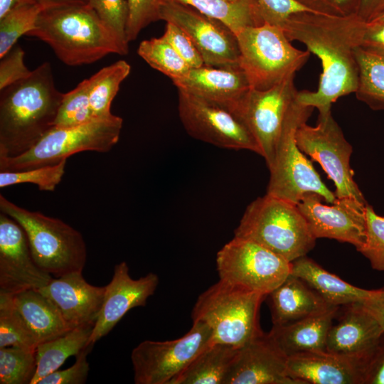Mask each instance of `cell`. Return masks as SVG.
<instances>
[{"mask_svg": "<svg viewBox=\"0 0 384 384\" xmlns=\"http://www.w3.org/2000/svg\"><path fill=\"white\" fill-rule=\"evenodd\" d=\"M93 327L94 324H90L73 329L38 344L36 350L37 368L31 384H37L43 377L58 370L70 356L78 355L89 346Z\"/></svg>", "mask_w": 384, "mask_h": 384, "instance_id": "29", "label": "cell"}, {"mask_svg": "<svg viewBox=\"0 0 384 384\" xmlns=\"http://www.w3.org/2000/svg\"><path fill=\"white\" fill-rule=\"evenodd\" d=\"M291 273L304 281L333 306L363 302L370 292V289H362L345 282L306 255L292 262Z\"/></svg>", "mask_w": 384, "mask_h": 384, "instance_id": "26", "label": "cell"}, {"mask_svg": "<svg viewBox=\"0 0 384 384\" xmlns=\"http://www.w3.org/2000/svg\"><path fill=\"white\" fill-rule=\"evenodd\" d=\"M36 368V350L15 346L0 348V384H31Z\"/></svg>", "mask_w": 384, "mask_h": 384, "instance_id": "36", "label": "cell"}, {"mask_svg": "<svg viewBox=\"0 0 384 384\" xmlns=\"http://www.w3.org/2000/svg\"><path fill=\"white\" fill-rule=\"evenodd\" d=\"M191 68L204 65L203 57L189 36L176 24L166 22L162 36Z\"/></svg>", "mask_w": 384, "mask_h": 384, "instance_id": "42", "label": "cell"}, {"mask_svg": "<svg viewBox=\"0 0 384 384\" xmlns=\"http://www.w3.org/2000/svg\"><path fill=\"white\" fill-rule=\"evenodd\" d=\"M0 210L23 229L33 258L43 271L55 277L82 272L87 249L79 231L58 218L23 208L2 194Z\"/></svg>", "mask_w": 384, "mask_h": 384, "instance_id": "6", "label": "cell"}, {"mask_svg": "<svg viewBox=\"0 0 384 384\" xmlns=\"http://www.w3.org/2000/svg\"><path fill=\"white\" fill-rule=\"evenodd\" d=\"M178 91L179 117L191 137L218 147L261 154L255 139L234 112L218 103Z\"/></svg>", "mask_w": 384, "mask_h": 384, "instance_id": "14", "label": "cell"}, {"mask_svg": "<svg viewBox=\"0 0 384 384\" xmlns=\"http://www.w3.org/2000/svg\"><path fill=\"white\" fill-rule=\"evenodd\" d=\"M267 297L273 326L286 324L333 306L292 273Z\"/></svg>", "mask_w": 384, "mask_h": 384, "instance_id": "24", "label": "cell"}, {"mask_svg": "<svg viewBox=\"0 0 384 384\" xmlns=\"http://www.w3.org/2000/svg\"><path fill=\"white\" fill-rule=\"evenodd\" d=\"M42 9L33 0H22L0 18V58L16 45L21 36L34 28Z\"/></svg>", "mask_w": 384, "mask_h": 384, "instance_id": "33", "label": "cell"}, {"mask_svg": "<svg viewBox=\"0 0 384 384\" xmlns=\"http://www.w3.org/2000/svg\"><path fill=\"white\" fill-rule=\"evenodd\" d=\"M342 306L337 323L329 329L326 351L368 361L384 331L362 302Z\"/></svg>", "mask_w": 384, "mask_h": 384, "instance_id": "22", "label": "cell"}, {"mask_svg": "<svg viewBox=\"0 0 384 384\" xmlns=\"http://www.w3.org/2000/svg\"><path fill=\"white\" fill-rule=\"evenodd\" d=\"M380 18H382V19H384V15L380 16V18H377V19H380ZM376 20V19H375Z\"/></svg>", "mask_w": 384, "mask_h": 384, "instance_id": "53", "label": "cell"}, {"mask_svg": "<svg viewBox=\"0 0 384 384\" xmlns=\"http://www.w3.org/2000/svg\"><path fill=\"white\" fill-rule=\"evenodd\" d=\"M314 109L300 103L297 97L287 114L268 167L270 176L266 193L296 205L308 193L319 194L326 203H333L336 198L296 142L298 127L307 122Z\"/></svg>", "mask_w": 384, "mask_h": 384, "instance_id": "7", "label": "cell"}, {"mask_svg": "<svg viewBox=\"0 0 384 384\" xmlns=\"http://www.w3.org/2000/svg\"><path fill=\"white\" fill-rule=\"evenodd\" d=\"M137 53L151 68L172 80L183 77L191 68L163 36L142 41Z\"/></svg>", "mask_w": 384, "mask_h": 384, "instance_id": "34", "label": "cell"}, {"mask_svg": "<svg viewBox=\"0 0 384 384\" xmlns=\"http://www.w3.org/2000/svg\"><path fill=\"white\" fill-rule=\"evenodd\" d=\"M311 12L331 16L357 15L361 0H294Z\"/></svg>", "mask_w": 384, "mask_h": 384, "instance_id": "45", "label": "cell"}, {"mask_svg": "<svg viewBox=\"0 0 384 384\" xmlns=\"http://www.w3.org/2000/svg\"><path fill=\"white\" fill-rule=\"evenodd\" d=\"M95 119L90 109L88 78L65 93L55 121L57 127L80 125Z\"/></svg>", "mask_w": 384, "mask_h": 384, "instance_id": "38", "label": "cell"}, {"mask_svg": "<svg viewBox=\"0 0 384 384\" xmlns=\"http://www.w3.org/2000/svg\"><path fill=\"white\" fill-rule=\"evenodd\" d=\"M122 124V118L112 114L77 126L54 127L24 153L0 157V171L55 164L84 151L107 152L118 142Z\"/></svg>", "mask_w": 384, "mask_h": 384, "instance_id": "9", "label": "cell"}, {"mask_svg": "<svg viewBox=\"0 0 384 384\" xmlns=\"http://www.w3.org/2000/svg\"><path fill=\"white\" fill-rule=\"evenodd\" d=\"M26 36L47 43L70 66L95 63L108 54L127 55L124 46L88 4L42 9L34 28Z\"/></svg>", "mask_w": 384, "mask_h": 384, "instance_id": "3", "label": "cell"}, {"mask_svg": "<svg viewBox=\"0 0 384 384\" xmlns=\"http://www.w3.org/2000/svg\"><path fill=\"white\" fill-rule=\"evenodd\" d=\"M234 236L254 241L291 262L306 255L316 240L297 205L267 193L247 206Z\"/></svg>", "mask_w": 384, "mask_h": 384, "instance_id": "4", "label": "cell"}, {"mask_svg": "<svg viewBox=\"0 0 384 384\" xmlns=\"http://www.w3.org/2000/svg\"><path fill=\"white\" fill-rule=\"evenodd\" d=\"M130 70L129 64L120 60L102 68L88 78L89 100L94 118L112 114V102L121 83L129 75Z\"/></svg>", "mask_w": 384, "mask_h": 384, "instance_id": "31", "label": "cell"}, {"mask_svg": "<svg viewBox=\"0 0 384 384\" xmlns=\"http://www.w3.org/2000/svg\"><path fill=\"white\" fill-rule=\"evenodd\" d=\"M340 306H333L321 312L279 326L269 332L287 356L311 351H326L328 334Z\"/></svg>", "mask_w": 384, "mask_h": 384, "instance_id": "25", "label": "cell"}, {"mask_svg": "<svg viewBox=\"0 0 384 384\" xmlns=\"http://www.w3.org/2000/svg\"><path fill=\"white\" fill-rule=\"evenodd\" d=\"M295 139L300 150L318 162L334 182L336 198L349 197L367 203L354 181L350 166L353 147L334 119L331 110L319 113L315 126L302 124Z\"/></svg>", "mask_w": 384, "mask_h": 384, "instance_id": "11", "label": "cell"}, {"mask_svg": "<svg viewBox=\"0 0 384 384\" xmlns=\"http://www.w3.org/2000/svg\"><path fill=\"white\" fill-rule=\"evenodd\" d=\"M292 75L267 90L250 88L229 110L248 129L269 167L281 135L287 114L299 91Z\"/></svg>", "mask_w": 384, "mask_h": 384, "instance_id": "13", "label": "cell"}, {"mask_svg": "<svg viewBox=\"0 0 384 384\" xmlns=\"http://www.w3.org/2000/svg\"><path fill=\"white\" fill-rule=\"evenodd\" d=\"M41 5L43 9L58 5L73 4H87V0H33Z\"/></svg>", "mask_w": 384, "mask_h": 384, "instance_id": "51", "label": "cell"}, {"mask_svg": "<svg viewBox=\"0 0 384 384\" xmlns=\"http://www.w3.org/2000/svg\"><path fill=\"white\" fill-rule=\"evenodd\" d=\"M24 51L19 45H15L1 58L0 90L22 80L31 73L23 62Z\"/></svg>", "mask_w": 384, "mask_h": 384, "instance_id": "44", "label": "cell"}, {"mask_svg": "<svg viewBox=\"0 0 384 384\" xmlns=\"http://www.w3.org/2000/svg\"><path fill=\"white\" fill-rule=\"evenodd\" d=\"M38 343L15 308L11 296L0 294V348L15 346L36 350Z\"/></svg>", "mask_w": 384, "mask_h": 384, "instance_id": "35", "label": "cell"}, {"mask_svg": "<svg viewBox=\"0 0 384 384\" xmlns=\"http://www.w3.org/2000/svg\"><path fill=\"white\" fill-rule=\"evenodd\" d=\"M66 161L67 159H64L55 164L19 171H0V188L29 183L36 185L41 191H53L62 180Z\"/></svg>", "mask_w": 384, "mask_h": 384, "instance_id": "37", "label": "cell"}, {"mask_svg": "<svg viewBox=\"0 0 384 384\" xmlns=\"http://www.w3.org/2000/svg\"><path fill=\"white\" fill-rule=\"evenodd\" d=\"M22 0H0V18L18 5Z\"/></svg>", "mask_w": 384, "mask_h": 384, "instance_id": "52", "label": "cell"}, {"mask_svg": "<svg viewBox=\"0 0 384 384\" xmlns=\"http://www.w3.org/2000/svg\"><path fill=\"white\" fill-rule=\"evenodd\" d=\"M58 308L71 329L95 324L102 308L105 286L88 283L82 272H74L55 277L38 289Z\"/></svg>", "mask_w": 384, "mask_h": 384, "instance_id": "21", "label": "cell"}, {"mask_svg": "<svg viewBox=\"0 0 384 384\" xmlns=\"http://www.w3.org/2000/svg\"><path fill=\"white\" fill-rule=\"evenodd\" d=\"M156 274L149 272L139 279H133L126 262L116 265L109 284L105 286L103 304L94 325L89 341L93 345L107 335L132 309L144 306L159 284Z\"/></svg>", "mask_w": 384, "mask_h": 384, "instance_id": "18", "label": "cell"}, {"mask_svg": "<svg viewBox=\"0 0 384 384\" xmlns=\"http://www.w3.org/2000/svg\"><path fill=\"white\" fill-rule=\"evenodd\" d=\"M267 295L219 279L198 297L191 312L212 331L213 343L241 348L264 332L260 305Z\"/></svg>", "mask_w": 384, "mask_h": 384, "instance_id": "5", "label": "cell"}, {"mask_svg": "<svg viewBox=\"0 0 384 384\" xmlns=\"http://www.w3.org/2000/svg\"><path fill=\"white\" fill-rule=\"evenodd\" d=\"M358 81L355 95L373 110H384V56L356 50Z\"/></svg>", "mask_w": 384, "mask_h": 384, "instance_id": "32", "label": "cell"}, {"mask_svg": "<svg viewBox=\"0 0 384 384\" xmlns=\"http://www.w3.org/2000/svg\"><path fill=\"white\" fill-rule=\"evenodd\" d=\"M11 297L38 344L71 330L55 305L38 289L23 291Z\"/></svg>", "mask_w": 384, "mask_h": 384, "instance_id": "27", "label": "cell"}, {"mask_svg": "<svg viewBox=\"0 0 384 384\" xmlns=\"http://www.w3.org/2000/svg\"><path fill=\"white\" fill-rule=\"evenodd\" d=\"M239 348L225 343H211L171 384H224Z\"/></svg>", "mask_w": 384, "mask_h": 384, "instance_id": "28", "label": "cell"}, {"mask_svg": "<svg viewBox=\"0 0 384 384\" xmlns=\"http://www.w3.org/2000/svg\"><path fill=\"white\" fill-rule=\"evenodd\" d=\"M362 303L384 331V287L370 289L369 296Z\"/></svg>", "mask_w": 384, "mask_h": 384, "instance_id": "49", "label": "cell"}, {"mask_svg": "<svg viewBox=\"0 0 384 384\" xmlns=\"http://www.w3.org/2000/svg\"><path fill=\"white\" fill-rule=\"evenodd\" d=\"M241 69L251 88L267 90L295 75L307 62L310 52L296 48L275 25L265 22L236 33Z\"/></svg>", "mask_w": 384, "mask_h": 384, "instance_id": "8", "label": "cell"}, {"mask_svg": "<svg viewBox=\"0 0 384 384\" xmlns=\"http://www.w3.org/2000/svg\"><path fill=\"white\" fill-rule=\"evenodd\" d=\"M363 384H384V334L368 361Z\"/></svg>", "mask_w": 384, "mask_h": 384, "instance_id": "48", "label": "cell"}, {"mask_svg": "<svg viewBox=\"0 0 384 384\" xmlns=\"http://www.w3.org/2000/svg\"><path fill=\"white\" fill-rule=\"evenodd\" d=\"M366 24L358 15L339 17L310 11L293 14L282 23L287 37L305 45L321 63L317 90L299 91L300 103L327 112L338 98L355 93L359 73L356 50Z\"/></svg>", "mask_w": 384, "mask_h": 384, "instance_id": "1", "label": "cell"}, {"mask_svg": "<svg viewBox=\"0 0 384 384\" xmlns=\"http://www.w3.org/2000/svg\"><path fill=\"white\" fill-rule=\"evenodd\" d=\"M357 15L365 22H371L384 15V0H361Z\"/></svg>", "mask_w": 384, "mask_h": 384, "instance_id": "50", "label": "cell"}, {"mask_svg": "<svg viewBox=\"0 0 384 384\" xmlns=\"http://www.w3.org/2000/svg\"><path fill=\"white\" fill-rule=\"evenodd\" d=\"M92 346H87L78 355L75 363L65 370H57L41 379L37 384H83L90 370L87 356Z\"/></svg>", "mask_w": 384, "mask_h": 384, "instance_id": "43", "label": "cell"}, {"mask_svg": "<svg viewBox=\"0 0 384 384\" xmlns=\"http://www.w3.org/2000/svg\"><path fill=\"white\" fill-rule=\"evenodd\" d=\"M265 22L280 27L292 14L309 11L294 0H257Z\"/></svg>", "mask_w": 384, "mask_h": 384, "instance_id": "46", "label": "cell"}, {"mask_svg": "<svg viewBox=\"0 0 384 384\" xmlns=\"http://www.w3.org/2000/svg\"><path fill=\"white\" fill-rule=\"evenodd\" d=\"M0 91V157L16 156L54 127L65 93L55 87L48 62Z\"/></svg>", "mask_w": 384, "mask_h": 384, "instance_id": "2", "label": "cell"}, {"mask_svg": "<svg viewBox=\"0 0 384 384\" xmlns=\"http://www.w3.org/2000/svg\"><path fill=\"white\" fill-rule=\"evenodd\" d=\"M368 360L327 351L287 358V374L298 384H363Z\"/></svg>", "mask_w": 384, "mask_h": 384, "instance_id": "20", "label": "cell"}, {"mask_svg": "<svg viewBox=\"0 0 384 384\" xmlns=\"http://www.w3.org/2000/svg\"><path fill=\"white\" fill-rule=\"evenodd\" d=\"M53 279L34 261L21 226L0 213V294L9 296L39 289Z\"/></svg>", "mask_w": 384, "mask_h": 384, "instance_id": "17", "label": "cell"}, {"mask_svg": "<svg viewBox=\"0 0 384 384\" xmlns=\"http://www.w3.org/2000/svg\"><path fill=\"white\" fill-rule=\"evenodd\" d=\"M160 20L182 28L191 38L204 65L218 68L240 67V49L236 34L222 21L180 3L163 1Z\"/></svg>", "mask_w": 384, "mask_h": 384, "instance_id": "15", "label": "cell"}, {"mask_svg": "<svg viewBox=\"0 0 384 384\" xmlns=\"http://www.w3.org/2000/svg\"><path fill=\"white\" fill-rule=\"evenodd\" d=\"M366 240L358 250L369 261L371 267L384 271V215H380L367 203Z\"/></svg>", "mask_w": 384, "mask_h": 384, "instance_id": "39", "label": "cell"}, {"mask_svg": "<svg viewBox=\"0 0 384 384\" xmlns=\"http://www.w3.org/2000/svg\"><path fill=\"white\" fill-rule=\"evenodd\" d=\"M219 279L267 296L292 272V262L250 240L234 238L217 253Z\"/></svg>", "mask_w": 384, "mask_h": 384, "instance_id": "10", "label": "cell"}, {"mask_svg": "<svg viewBox=\"0 0 384 384\" xmlns=\"http://www.w3.org/2000/svg\"><path fill=\"white\" fill-rule=\"evenodd\" d=\"M128 17L126 36L129 43L151 23L160 20L162 0H127Z\"/></svg>", "mask_w": 384, "mask_h": 384, "instance_id": "41", "label": "cell"}, {"mask_svg": "<svg viewBox=\"0 0 384 384\" xmlns=\"http://www.w3.org/2000/svg\"><path fill=\"white\" fill-rule=\"evenodd\" d=\"M103 23L126 46L129 42L126 36L128 17L127 0H87Z\"/></svg>", "mask_w": 384, "mask_h": 384, "instance_id": "40", "label": "cell"}, {"mask_svg": "<svg viewBox=\"0 0 384 384\" xmlns=\"http://www.w3.org/2000/svg\"><path fill=\"white\" fill-rule=\"evenodd\" d=\"M188 5L218 19L236 34L241 29L265 23L257 0H163Z\"/></svg>", "mask_w": 384, "mask_h": 384, "instance_id": "30", "label": "cell"}, {"mask_svg": "<svg viewBox=\"0 0 384 384\" xmlns=\"http://www.w3.org/2000/svg\"><path fill=\"white\" fill-rule=\"evenodd\" d=\"M287 358L263 333L239 348L224 384H298L287 374Z\"/></svg>", "mask_w": 384, "mask_h": 384, "instance_id": "19", "label": "cell"}, {"mask_svg": "<svg viewBox=\"0 0 384 384\" xmlns=\"http://www.w3.org/2000/svg\"><path fill=\"white\" fill-rule=\"evenodd\" d=\"M178 90L230 108L250 87L240 67L218 68L203 65L190 68L182 78L172 80Z\"/></svg>", "mask_w": 384, "mask_h": 384, "instance_id": "23", "label": "cell"}, {"mask_svg": "<svg viewBox=\"0 0 384 384\" xmlns=\"http://www.w3.org/2000/svg\"><path fill=\"white\" fill-rule=\"evenodd\" d=\"M360 48L368 53L384 56V19L366 23Z\"/></svg>", "mask_w": 384, "mask_h": 384, "instance_id": "47", "label": "cell"}, {"mask_svg": "<svg viewBox=\"0 0 384 384\" xmlns=\"http://www.w3.org/2000/svg\"><path fill=\"white\" fill-rule=\"evenodd\" d=\"M211 343L212 331L201 321H193L188 332L179 338L141 342L131 354L134 383L171 384Z\"/></svg>", "mask_w": 384, "mask_h": 384, "instance_id": "12", "label": "cell"}, {"mask_svg": "<svg viewBox=\"0 0 384 384\" xmlns=\"http://www.w3.org/2000/svg\"><path fill=\"white\" fill-rule=\"evenodd\" d=\"M228 1H238V0H228Z\"/></svg>", "mask_w": 384, "mask_h": 384, "instance_id": "54", "label": "cell"}, {"mask_svg": "<svg viewBox=\"0 0 384 384\" xmlns=\"http://www.w3.org/2000/svg\"><path fill=\"white\" fill-rule=\"evenodd\" d=\"M316 193H306L297 204L316 238H329L353 245L358 251L366 240V207L368 203L349 197L323 203Z\"/></svg>", "mask_w": 384, "mask_h": 384, "instance_id": "16", "label": "cell"}]
</instances>
